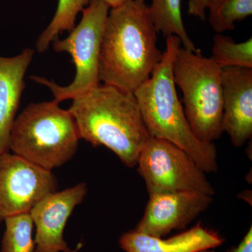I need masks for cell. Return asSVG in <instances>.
<instances>
[{"label": "cell", "mask_w": 252, "mask_h": 252, "mask_svg": "<svg viewBox=\"0 0 252 252\" xmlns=\"http://www.w3.org/2000/svg\"><path fill=\"white\" fill-rule=\"evenodd\" d=\"M157 33L146 0H126L110 8L101 41L99 81L134 93L161 61Z\"/></svg>", "instance_id": "cell-1"}, {"label": "cell", "mask_w": 252, "mask_h": 252, "mask_svg": "<svg viewBox=\"0 0 252 252\" xmlns=\"http://www.w3.org/2000/svg\"><path fill=\"white\" fill-rule=\"evenodd\" d=\"M81 139L104 146L126 166L133 168L151 138L133 93L100 84L73 99L68 109Z\"/></svg>", "instance_id": "cell-2"}, {"label": "cell", "mask_w": 252, "mask_h": 252, "mask_svg": "<svg viewBox=\"0 0 252 252\" xmlns=\"http://www.w3.org/2000/svg\"><path fill=\"white\" fill-rule=\"evenodd\" d=\"M182 46L177 36L166 37L160 62L151 77L135 91L136 99L149 135L171 142L189 154L206 172L218 169L214 143H205L194 135L179 99L173 78V63Z\"/></svg>", "instance_id": "cell-3"}, {"label": "cell", "mask_w": 252, "mask_h": 252, "mask_svg": "<svg viewBox=\"0 0 252 252\" xmlns=\"http://www.w3.org/2000/svg\"><path fill=\"white\" fill-rule=\"evenodd\" d=\"M80 140L72 114L54 99L29 104L16 118L9 149L28 161L52 171L72 158Z\"/></svg>", "instance_id": "cell-4"}, {"label": "cell", "mask_w": 252, "mask_h": 252, "mask_svg": "<svg viewBox=\"0 0 252 252\" xmlns=\"http://www.w3.org/2000/svg\"><path fill=\"white\" fill-rule=\"evenodd\" d=\"M173 78L183 94L184 110L194 135L200 142L214 143L223 132L222 68L201 52L181 46Z\"/></svg>", "instance_id": "cell-5"}, {"label": "cell", "mask_w": 252, "mask_h": 252, "mask_svg": "<svg viewBox=\"0 0 252 252\" xmlns=\"http://www.w3.org/2000/svg\"><path fill=\"white\" fill-rule=\"evenodd\" d=\"M110 9L103 0H90L83 10L80 23L64 39L56 38L54 48L57 52H67L72 56L76 68L74 80L69 85H58L45 78L32 77L39 84L47 86L55 100L62 102L74 99L100 84L99 61L104 23Z\"/></svg>", "instance_id": "cell-6"}, {"label": "cell", "mask_w": 252, "mask_h": 252, "mask_svg": "<svg viewBox=\"0 0 252 252\" xmlns=\"http://www.w3.org/2000/svg\"><path fill=\"white\" fill-rule=\"evenodd\" d=\"M136 167L149 195L194 192L213 197L216 193L206 172L185 151L167 140L151 137Z\"/></svg>", "instance_id": "cell-7"}, {"label": "cell", "mask_w": 252, "mask_h": 252, "mask_svg": "<svg viewBox=\"0 0 252 252\" xmlns=\"http://www.w3.org/2000/svg\"><path fill=\"white\" fill-rule=\"evenodd\" d=\"M57 187L52 172L16 154L0 156V220L31 212Z\"/></svg>", "instance_id": "cell-8"}, {"label": "cell", "mask_w": 252, "mask_h": 252, "mask_svg": "<svg viewBox=\"0 0 252 252\" xmlns=\"http://www.w3.org/2000/svg\"><path fill=\"white\" fill-rule=\"evenodd\" d=\"M213 197L194 192H175L149 195L143 216L134 230L163 238L184 229L210 207Z\"/></svg>", "instance_id": "cell-9"}, {"label": "cell", "mask_w": 252, "mask_h": 252, "mask_svg": "<svg viewBox=\"0 0 252 252\" xmlns=\"http://www.w3.org/2000/svg\"><path fill=\"white\" fill-rule=\"evenodd\" d=\"M87 190L85 183L56 190L32 208L30 214L36 228L34 252H72L63 233L73 210L84 200Z\"/></svg>", "instance_id": "cell-10"}, {"label": "cell", "mask_w": 252, "mask_h": 252, "mask_svg": "<svg viewBox=\"0 0 252 252\" xmlns=\"http://www.w3.org/2000/svg\"><path fill=\"white\" fill-rule=\"evenodd\" d=\"M223 132L235 147L252 137V68H222Z\"/></svg>", "instance_id": "cell-11"}, {"label": "cell", "mask_w": 252, "mask_h": 252, "mask_svg": "<svg viewBox=\"0 0 252 252\" xmlns=\"http://www.w3.org/2000/svg\"><path fill=\"white\" fill-rule=\"evenodd\" d=\"M34 54V50L26 49L14 57L0 56V156L9 152L11 129L25 89V74Z\"/></svg>", "instance_id": "cell-12"}, {"label": "cell", "mask_w": 252, "mask_h": 252, "mask_svg": "<svg viewBox=\"0 0 252 252\" xmlns=\"http://www.w3.org/2000/svg\"><path fill=\"white\" fill-rule=\"evenodd\" d=\"M121 248L126 252H198L223 245L224 239L200 223L170 238L162 239L132 230L119 238Z\"/></svg>", "instance_id": "cell-13"}, {"label": "cell", "mask_w": 252, "mask_h": 252, "mask_svg": "<svg viewBox=\"0 0 252 252\" xmlns=\"http://www.w3.org/2000/svg\"><path fill=\"white\" fill-rule=\"evenodd\" d=\"M182 0H152L149 11L156 29L162 35L177 36L182 46L193 52H200L186 30L182 15Z\"/></svg>", "instance_id": "cell-14"}, {"label": "cell", "mask_w": 252, "mask_h": 252, "mask_svg": "<svg viewBox=\"0 0 252 252\" xmlns=\"http://www.w3.org/2000/svg\"><path fill=\"white\" fill-rule=\"evenodd\" d=\"M90 0H59L52 21L36 41V50L43 53L63 32L72 31L78 14L85 9Z\"/></svg>", "instance_id": "cell-15"}, {"label": "cell", "mask_w": 252, "mask_h": 252, "mask_svg": "<svg viewBox=\"0 0 252 252\" xmlns=\"http://www.w3.org/2000/svg\"><path fill=\"white\" fill-rule=\"evenodd\" d=\"M220 68H252V39L237 43L230 36L217 33L214 36L212 57Z\"/></svg>", "instance_id": "cell-16"}, {"label": "cell", "mask_w": 252, "mask_h": 252, "mask_svg": "<svg viewBox=\"0 0 252 252\" xmlns=\"http://www.w3.org/2000/svg\"><path fill=\"white\" fill-rule=\"evenodd\" d=\"M209 23L217 33L232 31L235 23L252 16V0H212Z\"/></svg>", "instance_id": "cell-17"}, {"label": "cell", "mask_w": 252, "mask_h": 252, "mask_svg": "<svg viewBox=\"0 0 252 252\" xmlns=\"http://www.w3.org/2000/svg\"><path fill=\"white\" fill-rule=\"evenodd\" d=\"M4 220L5 231L1 252H34V223L30 212L7 217Z\"/></svg>", "instance_id": "cell-18"}, {"label": "cell", "mask_w": 252, "mask_h": 252, "mask_svg": "<svg viewBox=\"0 0 252 252\" xmlns=\"http://www.w3.org/2000/svg\"><path fill=\"white\" fill-rule=\"evenodd\" d=\"M212 0H189L188 14L201 21H205L207 11L210 7Z\"/></svg>", "instance_id": "cell-19"}, {"label": "cell", "mask_w": 252, "mask_h": 252, "mask_svg": "<svg viewBox=\"0 0 252 252\" xmlns=\"http://www.w3.org/2000/svg\"><path fill=\"white\" fill-rule=\"evenodd\" d=\"M225 252H252V227L250 226L243 240L237 246L232 247Z\"/></svg>", "instance_id": "cell-20"}, {"label": "cell", "mask_w": 252, "mask_h": 252, "mask_svg": "<svg viewBox=\"0 0 252 252\" xmlns=\"http://www.w3.org/2000/svg\"><path fill=\"white\" fill-rule=\"evenodd\" d=\"M103 1H105V2L110 6V8H112L122 4L126 0H103Z\"/></svg>", "instance_id": "cell-21"}, {"label": "cell", "mask_w": 252, "mask_h": 252, "mask_svg": "<svg viewBox=\"0 0 252 252\" xmlns=\"http://www.w3.org/2000/svg\"><path fill=\"white\" fill-rule=\"evenodd\" d=\"M198 252H215V249H208V250H201V251H199Z\"/></svg>", "instance_id": "cell-22"}]
</instances>
